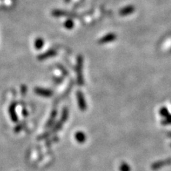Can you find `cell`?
Wrapping results in <instances>:
<instances>
[{
    "mask_svg": "<svg viewBox=\"0 0 171 171\" xmlns=\"http://www.w3.org/2000/svg\"><path fill=\"white\" fill-rule=\"evenodd\" d=\"M77 101H78V104H79V108L82 111L86 110V103L85 101V98H84V94L81 92V91H78L77 94Z\"/></svg>",
    "mask_w": 171,
    "mask_h": 171,
    "instance_id": "obj_1",
    "label": "cell"
},
{
    "mask_svg": "<svg viewBox=\"0 0 171 171\" xmlns=\"http://www.w3.org/2000/svg\"><path fill=\"white\" fill-rule=\"evenodd\" d=\"M82 66H83V59L81 56H79L77 63V74H78V81L81 84H83V76H82Z\"/></svg>",
    "mask_w": 171,
    "mask_h": 171,
    "instance_id": "obj_2",
    "label": "cell"
},
{
    "mask_svg": "<svg viewBox=\"0 0 171 171\" xmlns=\"http://www.w3.org/2000/svg\"><path fill=\"white\" fill-rule=\"evenodd\" d=\"M116 39V34L114 33H110V34H108L103 37H101L99 39V44H106V43H110L111 41H115Z\"/></svg>",
    "mask_w": 171,
    "mask_h": 171,
    "instance_id": "obj_3",
    "label": "cell"
},
{
    "mask_svg": "<svg viewBox=\"0 0 171 171\" xmlns=\"http://www.w3.org/2000/svg\"><path fill=\"white\" fill-rule=\"evenodd\" d=\"M135 11V7L133 5H128L125 7L122 8L120 11H119V14L121 16H127L129 14H133Z\"/></svg>",
    "mask_w": 171,
    "mask_h": 171,
    "instance_id": "obj_4",
    "label": "cell"
},
{
    "mask_svg": "<svg viewBox=\"0 0 171 171\" xmlns=\"http://www.w3.org/2000/svg\"><path fill=\"white\" fill-rule=\"evenodd\" d=\"M34 92L38 95L44 96V97H49L53 94L52 91L50 90H47L45 89H41V88H36L34 89Z\"/></svg>",
    "mask_w": 171,
    "mask_h": 171,
    "instance_id": "obj_5",
    "label": "cell"
},
{
    "mask_svg": "<svg viewBox=\"0 0 171 171\" xmlns=\"http://www.w3.org/2000/svg\"><path fill=\"white\" fill-rule=\"evenodd\" d=\"M56 54V51L54 50H49L46 53H44V54H42L41 55L39 56V58L38 59L39 60H44V59H48V58H50L51 56H55Z\"/></svg>",
    "mask_w": 171,
    "mask_h": 171,
    "instance_id": "obj_6",
    "label": "cell"
},
{
    "mask_svg": "<svg viewBox=\"0 0 171 171\" xmlns=\"http://www.w3.org/2000/svg\"><path fill=\"white\" fill-rule=\"evenodd\" d=\"M51 14H52L54 16H56V17H59V16H64L72 15V14H70L69 12H67V11H66L59 10V9H55V10L52 11Z\"/></svg>",
    "mask_w": 171,
    "mask_h": 171,
    "instance_id": "obj_7",
    "label": "cell"
},
{
    "mask_svg": "<svg viewBox=\"0 0 171 171\" xmlns=\"http://www.w3.org/2000/svg\"><path fill=\"white\" fill-rule=\"evenodd\" d=\"M9 114H10L11 118L14 122H16L18 121V118L17 116L16 115L15 113V104H12L11 105L10 107H9Z\"/></svg>",
    "mask_w": 171,
    "mask_h": 171,
    "instance_id": "obj_8",
    "label": "cell"
},
{
    "mask_svg": "<svg viewBox=\"0 0 171 171\" xmlns=\"http://www.w3.org/2000/svg\"><path fill=\"white\" fill-rule=\"evenodd\" d=\"M75 138L76 140L79 143H84L86 139V136L85 134L83 132H81V131L80 132L76 133L75 135Z\"/></svg>",
    "mask_w": 171,
    "mask_h": 171,
    "instance_id": "obj_9",
    "label": "cell"
},
{
    "mask_svg": "<svg viewBox=\"0 0 171 171\" xmlns=\"http://www.w3.org/2000/svg\"><path fill=\"white\" fill-rule=\"evenodd\" d=\"M44 41L43 40V39H41V38H37L36 39L35 42H34V46H35L36 49H40L44 46Z\"/></svg>",
    "mask_w": 171,
    "mask_h": 171,
    "instance_id": "obj_10",
    "label": "cell"
},
{
    "mask_svg": "<svg viewBox=\"0 0 171 171\" xmlns=\"http://www.w3.org/2000/svg\"><path fill=\"white\" fill-rule=\"evenodd\" d=\"M64 26H65L67 29H71L74 26V21H73L72 19H67V20L65 21V23H64Z\"/></svg>",
    "mask_w": 171,
    "mask_h": 171,
    "instance_id": "obj_11",
    "label": "cell"
},
{
    "mask_svg": "<svg viewBox=\"0 0 171 171\" xmlns=\"http://www.w3.org/2000/svg\"><path fill=\"white\" fill-rule=\"evenodd\" d=\"M120 169H121V171H130L131 170L130 166L128 165L127 163H126V162H123V163L121 164L120 166Z\"/></svg>",
    "mask_w": 171,
    "mask_h": 171,
    "instance_id": "obj_12",
    "label": "cell"
}]
</instances>
